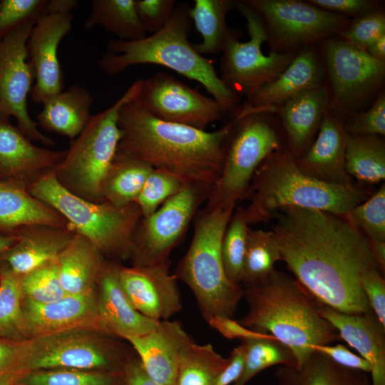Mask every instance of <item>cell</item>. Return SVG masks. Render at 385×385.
I'll list each match as a JSON object with an SVG mask.
<instances>
[{
    "label": "cell",
    "mask_w": 385,
    "mask_h": 385,
    "mask_svg": "<svg viewBox=\"0 0 385 385\" xmlns=\"http://www.w3.org/2000/svg\"><path fill=\"white\" fill-rule=\"evenodd\" d=\"M272 219L282 260L318 302L345 314L372 312L360 278L379 267L364 234L343 216L317 210L284 207Z\"/></svg>",
    "instance_id": "6da1fadb"
},
{
    "label": "cell",
    "mask_w": 385,
    "mask_h": 385,
    "mask_svg": "<svg viewBox=\"0 0 385 385\" xmlns=\"http://www.w3.org/2000/svg\"><path fill=\"white\" fill-rule=\"evenodd\" d=\"M118 124L117 150L210 193L221 172L231 123L207 132L159 120L129 101L120 108Z\"/></svg>",
    "instance_id": "7a4b0ae2"
},
{
    "label": "cell",
    "mask_w": 385,
    "mask_h": 385,
    "mask_svg": "<svg viewBox=\"0 0 385 385\" xmlns=\"http://www.w3.org/2000/svg\"><path fill=\"white\" fill-rule=\"evenodd\" d=\"M244 296L249 311L239 322L287 346L296 367L307 361L313 346L341 340L337 329L321 315L319 302L284 272L274 270L265 283L244 289Z\"/></svg>",
    "instance_id": "3957f363"
},
{
    "label": "cell",
    "mask_w": 385,
    "mask_h": 385,
    "mask_svg": "<svg viewBox=\"0 0 385 385\" xmlns=\"http://www.w3.org/2000/svg\"><path fill=\"white\" fill-rule=\"evenodd\" d=\"M192 20L190 7L176 4L165 25L155 34L135 41L113 39L98 61L108 76L138 64H156L200 83L227 111L240 97L232 92L217 73L212 61L197 53L188 41Z\"/></svg>",
    "instance_id": "277c9868"
},
{
    "label": "cell",
    "mask_w": 385,
    "mask_h": 385,
    "mask_svg": "<svg viewBox=\"0 0 385 385\" xmlns=\"http://www.w3.org/2000/svg\"><path fill=\"white\" fill-rule=\"evenodd\" d=\"M372 193L356 184L325 183L304 174L284 148L277 150L257 169L245 197L248 225L265 222L284 207H295L344 216Z\"/></svg>",
    "instance_id": "5b68a950"
},
{
    "label": "cell",
    "mask_w": 385,
    "mask_h": 385,
    "mask_svg": "<svg viewBox=\"0 0 385 385\" xmlns=\"http://www.w3.org/2000/svg\"><path fill=\"white\" fill-rule=\"evenodd\" d=\"M235 206L197 212L190 247L174 274L195 295L205 320L214 316L232 318L244 297V288L225 272L222 237Z\"/></svg>",
    "instance_id": "8992f818"
},
{
    "label": "cell",
    "mask_w": 385,
    "mask_h": 385,
    "mask_svg": "<svg viewBox=\"0 0 385 385\" xmlns=\"http://www.w3.org/2000/svg\"><path fill=\"white\" fill-rule=\"evenodd\" d=\"M28 190L61 215L68 227L88 240L102 255L130 257L134 235L143 217L135 202L116 206L86 200L64 189L51 172Z\"/></svg>",
    "instance_id": "52a82bcc"
},
{
    "label": "cell",
    "mask_w": 385,
    "mask_h": 385,
    "mask_svg": "<svg viewBox=\"0 0 385 385\" xmlns=\"http://www.w3.org/2000/svg\"><path fill=\"white\" fill-rule=\"evenodd\" d=\"M140 86V79L110 107L92 115L83 131L70 142L65 157L51 172L64 189L88 201L103 202V180L121 138L118 112L123 104L136 98Z\"/></svg>",
    "instance_id": "ba28073f"
},
{
    "label": "cell",
    "mask_w": 385,
    "mask_h": 385,
    "mask_svg": "<svg viewBox=\"0 0 385 385\" xmlns=\"http://www.w3.org/2000/svg\"><path fill=\"white\" fill-rule=\"evenodd\" d=\"M273 114L237 113L225 141L220 174L204 209L235 206L245 198L258 167L268 155L282 148Z\"/></svg>",
    "instance_id": "9c48e42d"
},
{
    "label": "cell",
    "mask_w": 385,
    "mask_h": 385,
    "mask_svg": "<svg viewBox=\"0 0 385 385\" xmlns=\"http://www.w3.org/2000/svg\"><path fill=\"white\" fill-rule=\"evenodd\" d=\"M320 43L329 110L346 118L382 90L385 61L373 58L366 50L337 36Z\"/></svg>",
    "instance_id": "30bf717a"
},
{
    "label": "cell",
    "mask_w": 385,
    "mask_h": 385,
    "mask_svg": "<svg viewBox=\"0 0 385 385\" xmlns=\"http://www.w3.org/2000/svg\"><path fill=\"white\" fill-rule=\"evenodd\" d=\"M235 8L246 20L250 39L241 41L240 31L229 29L221 51L220 78L235 94L247 97L274 80L298 51L263 53L267 36L261 16L244 1H236Z\"/></svg>",
    "instance_id": "8fae6325"
},
{
    "label": "cell",
    "mask_w": 385,
    "mask_h": 385,
    "mask_svg": "<svg viewBox=\"0 0 385 385\" xmlns=\"http://www.w3.org/2000/svg\"><path fill=\"white\" fill-rule=\"evenodd\" d=\"M261 16L270 52H297L337 36L351 19L299 0H245Z\"/></svg>",
    "instance_id": "7c38bea8"
},
{
    "label": "cell",
    "mask_w": 385,
    "mask_h": 385,
    "mask_svg": "<svg viewBox=\"0 0 385 385\" xmlns=\"http://www.w3.org/2000/svg\"><path fill=\"white\" fill-rule=\"evenodd\" d=\"M210 192L185 186L154 212L142 217L136 229L130 257L134 267L170 265V255Z\"/></svg>",
    "instance_id": "4fadbf2b"
},
{
    "label": "cell",
    "mask_w": 385,
    "mask_h": 385,
    "mask_svg": "<svg viewBox=\"0 0 385 385\" xmlns=\"http://www.w3.org/2000/svg\"><path fill=\"white\" fill-rule=\"evenodd\" d=\"M36 21L15 28L0 40V117H14L17 127L33 142L53 146L29 115L27 101L34 83L26 43Z\"/></svg>",
    "instance_id": "5bb4252c"
},
{
    "label": "cell",
    "mask_w": 385,
    "mask_h": 385,
    "mask_svg": "<svg viewBox=\"0 0 385 385\" xmlns=\"http://www.w3.org/2000/svg\"><path fill=\"white\" fill-rule=\"evenodd\" d=\"M133 102L159 120L202 130L227 111L214 98L163 72L140 79Z\"/></svg>",
    "instance_id": "9a60e30c"
},
{
    "label": "cell",
    "mask_w": 385,
    "mask_h": 385,
    "mask_svg": "<svg viewBox=\"0 0 385 385\" xmlns=\"http://www.w3.org/2000/svg\"><path fill=\"white\" fill-rule=\"evenodd\" d=\"M125 365L107 346L91 337L68 331L29 342L26 371L72 369L121 373Z\"/></svg>",
    "instance_id": "2e32d148"
},
{
    "label": "cell",
    "mask_w": 385,
    "mask_h": 385,
    "mask_svg": "<svg viewBox=\"0 0 385 385\" xmlns=\"http://www.w3.org/2000/svg\"><path fill=\"white\" fill-rule=\"evenodd\" d=\"M71 12H47L35 23L26 43L34 83L30 98L43 103L63 90V74L58 57L61 40L72 28Z\"/></svg>",
    "instance_id": "e0dca14e"
},
{
    "label": "cell",
    "mask_w": 385,
    "mask_h": 385,
    "mask_svg": "<svg viewBox=\"0 0 385 385\" xmlns=\"http://www.w3.org/2000/svg\"><path fill=\"white\" fill-rule=\"evenodd\" d=\"M118 278L133 307L149 319L168 320L182 309L178 279L170 265L119 267Z\"/></svg>",
    "instance_id": "ac0fdd59"
},
{
    "label": "cell",
    "mask_w": 385,
    "mask_h": 385,
    "mask_svg": "<svg viewBox=\"0 0 385 385\" xmlns=\"http://www.w3.org/2000/svg\"><path fill=\"white\" fill-rule=\"evenodd\" d=\"M66 150L37 146L9 118L0 117V181L27 189L62 161Z\"/></svg>",
    "instance_id": "d6986e66"
},
{
    "label": "cell",
    "mask_w": 385,
    "mask_h": 385,
    "mask_svg": "<svg viewBox=\"0 0 385 385\" xmlns=\"http://www.w3.org/2000/svg\"><path fill=\"white\" fill-rule=\"evenodd\" d=\"M26 334L38 338L95 326L103 330L93 289L78 294H66L56 301L36 303L23 301Z\"/></svg>",
    "instance_id": "ffe728a7"
},
{
    "label": "cell",
    "mask_w": 385,
    "mask_h": 385,
    "mask_svg": "<svg viewBox=\"0 0 385 385\" xmlns=\"http://www.w3.org/2000/svg\"><path fill=\"white\" fill-rule=\"evenodd\" d=\"M344 118L329 111L325 112L317 134L307 150L295 160L307 175L339 185L353 184L345 170L347 133Z\"/></svg>",
    "instance_id": "44dd1931"
},
{
    "label": "cell",
    "mask_w": 385,
    "mask_h": 385,
    "mask_svg": "<svg viewBox=\"0 0 385 385\" xmlns=\"http://www.w3.org/2000/svg\"><path fill=\"white\" fill-rule=\"evenodd\" d=\"M326 84L325 71L319 53L314 46L299 51L289 66L272 81L249 95L245 103L254 111L262 108L277 110L289 98Z\"/></svg>",
    "instance_id": "7402d4cb"
},
{
    "label": "cell",
    "mask_w": 385,
    "mask_h": 385,
    "mask_svg": "<svg viewBox=\"0 0 385 385\" xmlns=\"http://www.w3.org/2000/svg\"><path fill=\"white\" fill-rule=\"evenodd\" d=\"M153 379L163 385H173L179 361L192 338L177 321H160L151 332L125 339Z\"/></svg>",
    "instance_id": "603a6c76"
},
{
    "label": "cell",
    "mask_w": 385,
    "mask_h": 385,
    "mask_svg": "<svg viewBox=\"0 0 385 385\" xmlns=\"http://www.w3.org/2000/svg\"><path fill=\"white\" fill-rule=\"evenodd\" d=\"M321 315L371 366V385H385V327L373 312L345 314L319 302Z\"/></svg>",
    "instance_id": "cb8c5ba5"
},
{
    "label": "cell",
    "mask_w": 385,
    "mask_h": 385,
    "mask_svg": "<svg viewBox=\"0 0 385 385\" xmlns=\"http://www.w3.org/2000/svg\"><path fill=\"white\" fill-rule=\"evenodd\" d=\"M329 99L327 85L300 93L277 108L285 133V148L295 160L310 147Z\"/></svg>",
    "instance_id": "d4e9b609"
},
{
    "label": "cell",
    "mask_w": 385,
    "mask_h": 385,
    "mask_svg": "<svg viewBox=\"0 0 385 385\" xmlns=\"http://www.w3.org/2000/svg\"><path fill=\"white\" fill-rule=\"evenodd\" d=\"M118 269L105 262L98 279V312L103 330L124 339L148 333L160 321L145 317L133 307L120 286Z\"/></svg>",
    "instance_id": "484cf974"
},
{
    "label": "cell",
    "mask_w": 385,
    "mask_h": 385,
    "mask_svg": "<svg viewBox=\"0 0 385 385\" xmlns=\"http://www.w3.org/2000/svg\"><path fill=\"white\" fill-rule=\"evenodd\" d=\"M16 234L17 241L0 256V263L23 276L57 260L75 232L69 227L31 225Z\"/></svg>",
    "instance_id": "4316f807"
},
{
    "label": "cell",
    "mask_w": 385,
    "mask_h": 385,
    "mask_svg": "<svg viewBox=\"0 0 385 385\" xmlns=\"http://www.w3.org/2000/svg\"><path fill=\"white\" fill-rule=\"evenodd\" d=\"M31 225L68 227L61 215L33 196L27 188L0 181V232L16 234Z\"/></svg>",
    "instance_id": "83f0119b"
},
{
    "label": "cell",
    "mask_w": 385,
    "mask_h": 385,
    "mask_svg": "<svg viewBox=\"0 0 385 385\" xmlns=\"http://www.w3.org/2000/svg\"><path fill=\"white\" fill-rule=\"evenodd\" d=\"M37 114L38 126L74 140L91 118L93 98L82 86L73 85L50 97Z\"/></svg>",
    "instance_id": "f1b7e54d"
},
{
    "label": "cell",
    "mask_w": 385,
    "mask_h": 385,
    "mask_svg": "<svg viewBox=\"0 0 385 385\" xmlns=\"http://www.w3.org/2000/svg\"><path fill=\"white\" fill-rule=\"evenodd\" d=\"M61 285L68 294L93 289L105 263L103 255L86 237L75 233L57 258Z\"/></svg>",
    "instance_id": "f546056e"
},
{
    "label": "cell",
    "mask_w": 385,
    "mask_h": 385,
    "mask_svg": "<svg viewBox=\"0 0 385 385\" xmlns=\"http://www.w3.org/2000/svg\"><path fill=\"white\" fill-rule=\"evenodd\" d=\"M274 374L278 385H371L367 373L340 366L314 351L301 366H279Z\"/></svg>",
    "instance_id": "4dcf8cb0"
},
{
    "label": "cell",
    "mask_w": 385,
    "mask_h": 385,
    "mask_svg": "<svg viewBox=\"0 0 385 385\" xmlns=\"http://www.w3.org/2000/svg\"><path fill=\"white\" fill-rule=\"evenodd\" d=\"M153 168L134 156L117 150L102 183L103 201L116 206L134 202Z\"/></svg>",
    "instance_id": "1f68e13d"
},
{
    "label": "cell",
    "mask_w": 385,
    "mask_h": 385,
    "mask_svg": "<svg viewBox=\"0 0 385 385\" xmlns=\"http://www.w3.org/2000/svg\"><path fill=\"white\" fill-rule=\"evenodd\" d=\"M345 170L359 183L376 184L385 178V142L380 135L348 134Z\"/></svg>",
    "instance_id": "d6a6232c"
},
{
    "label": "cell",
    "mask_w": 385,
    "mask_h": 385,
    "mask_svg": "<svg viewBox=\"0 0 385 385\" xmlns=\"http://www.w3.org/2000/svg\"><path fill=\"white\" fill-rule=\"evenodd\" d=\"M101 26L122 41H135L147 36L138 16L135 0H93L84 28Z\"/></svg>",
    "instance_id": "836d02e7"
},
{
    "label": "cell",
    "mask_w": 385,
    "mask_h": 385,
    "mask_svg": "<svg viewBox=\"0 0 385 385\" xmlns=\"http://www.w3.org/2000/svg\"><path fill=\"white\" fill-rule=\"evenodd\" d=\"M235 6L232 0H195L190 16L202 36L201 42L192 44L197 53L204 56L222 51L230 29L226 16Z\"/></svg>",
    "instance_id": "e575fe53"
},
{
    "label": "cell",
    "mask_w": 385,
    "mask_h": 385,
    "mask_svg": "<svg viewBox=\"0 0 385 385\" xmlns=\"http://www.w3.org/2000/svg\"><path fill=\"white\" fill-rule=\"evenodd\" d=\"M279 260L282 255L274 233L249 227L240 284L246 289L265 283Z\"/></svg>",
    "instance_id": "d590c367"
},
{
    "label": "cell",
    "mask_w": 385,
    "mask_h": 385,
    "mask_svg": "<svg viewBox=\"0 0 385 385\" xmlns=\"http://www.w3.org/2000/svg\"><path fill=\"white\" fill-rule=\"evenodd\" d=\"M227 363L211 344L192 340L181 354L173 385H212Z\"/></svg>",
    "instance_id": "8d00e7d4"
},
{
    "label": "cell",
    "mask_w": 385,
    "mask_h": 385,
    "mask_svg": "<svg viewBox=\"0 0 385 385\" xmlns=\"http://www.w3.org/2000/svg\"><path fill=\"white\" fill-rule=\"evenodd\" d=\"M21 277L0 263V337L15 341L26 337Z\"/></svg>",
    "instance_id": "74e56055"
},
{
    "label": "cell",
    "mask_w": 385,
    "mask_h": 385,
    "mask_svg": "<svg viewBox=\"0 0 385 385\" xmlns=\"http://www.w3.org/2000/svg\"><path fill=\"white\" fill-rule=\"evenodd\" d=\"M245 345L242 372L233 385H245L254 376L267 367L297 366L291 350L272 335L242 341Z\"/></svg>",
    "instance_id": "f35d334b"
},
{
    "label": "cell",
    "mask_w": 385,
    "mask_h": 385,
    "mask_svg": "<svg viewBox=\"0 0 385 385\" xmlns=\"http://www.w3.org/2000/svg\"><path fill=\"white\" fill-rule=\"evenodd\" d=\"M123 372L72 369L26 371L16 375L14 385H123Z\"/></svg>",
    "instance_id": "ab89813d"
},
{
    "label": "cell",
    "mask_w": 385,
    "mask_h": 385,
    "mask_svg": "<svg viewBox=\"0 0 385 385\" xmlns=\"http://www.w3.org/2000/svg\"><path fill=\"white\" fill-rule=\"evenodd\" d=\"M249 227L244 207L237 206L225 228L221 243L225 272L229 280L237 284H240L241 282Z\"/></svg>",
    "instance_id": "60d3db41"
},
{
    "label": "cell",
    "mask_w": 385,
    "mask_h": 385,
    "mask_svg": "<svg viewBox=\"0 0 385 385\" xmlns=\"http://www.w3.org/2000/svg\"><path fill=\"white\" fill-rule=\"evenodd\" d=\"M369 240L385 241V185L343 216Z\"/></svg>",
    "instance_id": "b9f144b4"
},
{
    "label": "cell",
    "mask_w": 385,
    "mask_h": 385,
    "mask_svg": "<svg viewBox=\"0 0 385 385\" xmlns=\"http://www.w3.org/2000/svg\"><path fill=\"white\" fill-rule=\"evenodd\" d=\"M21 289L26 299L36 303L52 302L68 294L59 279L57 260L23 275Z\"/></svg>",
    "instance_id": "7bdbcfd3"
},
{
    "label": "cell",
    "mask_w": 385,
    "mask_h": 385,
    "mask_svg": "<svg viewBox=\"0 0 385 385\" xmlns=\"http://www.w3.org/2000/svg\"><path fill=\"white\" fill-rule=\"evenodd\" d=\"M186 185L176 176L153 169L134 202L139 207L143 217H147Z\"/></svg>",
    "instance_id": "ee69618b"
},
{
    "label": "cell",
    "mask_w": 385,
    "mask_h": 385,
    "mask_svg": "<svg viewBox=\"0 0 385 385\" xmlns=\"http://www.w3.org/2000/svg\"><path fill=\"white\" fill-rule=\"evenodd\" d=\"M384 34L385 13L381 9L351 19L337 36L366 50L372 42Z\"/></svg>",
    "instance_id": "f6af8a7d"
},
{
    "label": "cell",
    "mask_w": 385,
    "mask_h": 385,
    "mask_svg": "<svg viewBox=\"0 0 385 385\" xmlns=\"http://www.w3.org/2000/svg\"><path fill=\"white\" fill-rule=\"evenodd\" d=\"M47 0H1L0 40L21 24L48 12Z\"/></svg>",
    "instance_id": "bcb514c9"
},
{
    "label": "cell",
    "mask_w": 385,
    "mask_h": 385,
    "mask_svg": "<svg viewBox=\"0 0 385 385\" xmlns=\"http://www.w3.org/2000/svg\"><path fill=\"white\" fill-rule=\"evenodd\" d=\"M344 128L348 134L357 135H385V93L381 90L364 111H358L344 119Z\"/></svg>",
    "instance_id": "7dc6e473"
},
{
    "label": "cell",
    "mask_w": 385,
    "mask_h": 385,
    "mask_svg": "<svg viewBox=\"0 0 385 385\" xmlns=\"http://www.w3.org/2000/svg\"><path fill=\"white\" fill-rule=\"evenodd\" d=\"M135 6L145 31L153 34L165 25L176 3L175 0H135Z\"/></svg>",
    "instance_id": "c3c4849f"
},
{
    "label": "cell",
    "mask_w": 385,
    "mask_h": 385,
    "mask_svg": "<svg viewBox=\"0 0 385 385\" xmlns=\"http://www.w3.org/2000/svg\"><path fill=\"white\" fill-rule=\"evenodd\" d=\"M379 268L370 269L361 274L360 284L371 311L385 327V280Z\"/></svg>",
    "instance_id": "681fc988"
},
{
    "label": "cell",
    "mask_w": 385,
    "mask_h": 385,
    "mask_svg": "<svg viewBox=\"0 0 385 385\" xmlns=\"http://www.w3.org/2000/svg\"><path fill=\"white\" fill-rule=\"evenodd\" d=\"M29 342L0 337V376L26 371Z\"/></svg>",
    "instance_id": "f907efd6"
},
{
    "label": "cell",
    "mask_w": 385,
    "mask_h": 385,
    "mask_svg": "<svg viewBox=\"0 0 385 385\" xmlns=\"http://www.w3.org/2000/svg\"><path fill=\"white\" fill-rule=\"evenodd\" d=\"M309 4L326 11L355 19L381 9V3L373 0H307Z\"/></svg>",
    "instance_id": "816d5d0a"
},
{
    "label": "cell",
    "mask_w": 385,
    "mask_h": 385,
    "mask_svg": "<svg viewBox=\"0 0 385 385\" xmlns=\"http://www.w3.org/2000/svg\"><path fill=\"white\" fill-rule=\"evenodd\" d=\"M312 350L320 352L337 364L346 368L359 370L367 374L371 371L369 362L357 356L342 344H322L312 346Z\"/></svg>",
    "instance_id": "f5cc1de1"
},
{
    "label": "cell",
    "mask_w": 385,
    "mask_h": 385,
    "mask_svg": "<svg viewBox=\"0 0 385 385\" xmlns=\"http://www.w3.org/2000/svg\"><path fill=\"white\" fill-rule=\"evenodd\" d=\"M206 321L210 327L227 339H240L243 341L268 335L246 328L239 322L230 317L214 316Z\"/></svg>",
    "instance_id": "db71d44e"
},
{
    "label": "cell",
    "mask_w": 385,
    "mask_h": 385,
    "mask_svg": "<svg viewBox=\"0 0 385 385\" xmlns=\"http://www.w3.org/2000/svg\"><path fill=\"white\" fill-rule=\"evenodd\" d=\"M245 345L242 343L234 348L228 357V363L220 373L212 385H230L240 376L245 364Z\"/></svg>",
    "instance_id": "11a10c76"
},
{
    "label": "cell",
    "mask_w": 385,
    "mask_h": 385,
    "mask_svg": "<svg viewBox=\"0 0 385 385\" xmlns=\"http://www.w3.org/2000/svg\"><path fill=\"white\" fill-rule=\"evenodd\" d=\"M123 378V385H163L149 376L138 358L127 360Z\"/></svg>",
    "instance_id": "9f6ffc18"
},
{
    "label": "cell",
    "mask_w": 385,
    "mask_h": 385,
    "mask_svg": "<svg viewBox=\"0 0 385 385\" xmlns=\"http://www.w3.org/2000/svg\"><path fill=\"white\" fill-rule=\"evenodd\" d=\"M373 255L383 274L385 272V241L369 240Z\"/></svg>",
    "instance_id": "6f0895ef"
},
{
    "label": "cell",
    "mask_w": 385,
    "mask_h": 385,
    "mask_svg": "<svg viewBox=\"0 0 385 385\" xmlns=\"http://www.w3.org/2000/svg\"><path fill=\"white\" fill-rule=\"evenodd\" d=\"M366 51L373 58L385 61V34L372 42Z\"/></svg>",
    "instance_id": "680465c9"
},
{
    "label": "cell",
    "mask_w": 385,
    "mask_h": 385,
    "mask_svg": "<svg viewBox=\"0 0 385 385\" xmlns=\"http://www.w3.org/2000/svg\"><path fill=\"white\" fill-rule=\"evenodd\" d=\"M17 240V234L0 232V256L14 245Z\"/></svg>",
    "instance_id": "91938a15"
},
{
    "label": "cell",
    "mask_w": 385,
    "mask_h": 385,
    "mask_svg": "<svg viewBox=\"0 0 385 385\" xmlns=\"http://www.w3.org/2000/svg\"><path fill=\"white\" fill-rule=\"evenodd\" d=\"M16 375L7 374L0 376V385H14V380Z\"/></svg>",
    "instance_id": "94428289"
},
{
    "label": "cell",
    "mask_w": 385,
    "mask_h": 385,
    "mask_svg": "<svg viewBox=\"0 0 385 385\" xmlns=\"http://www.w3.org/2000/svg\"><path fill=\"white\" fill-rule=\"evenodd\" d=\"M270 109L272 111V112H270V113H277V111H276L275 109H272V108H270ZM241 111H242L244 114L245 113V115L249 114V113H250V112L246 109V108H245L244 106L242 107ZM255 113H256V112H255Z\"/></svg>",
    "instance_id": "6125c7cd"
}]
</instances>
